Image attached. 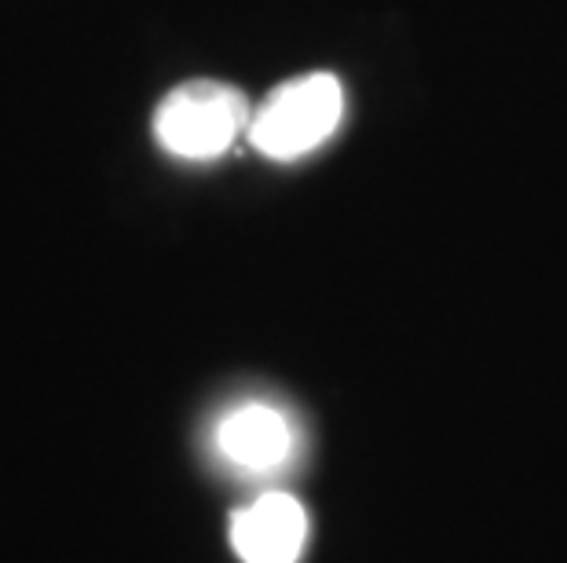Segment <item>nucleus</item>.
Segmentation results:
<instances>
[{"label": "nucleus", "mask_w": 567, "mask_h": 563, "mask_svg": "<svg viewBox=\"0 0 567 563\" xmlns=\"http://www.w3.org/2000/svg\"><path fill=\"white\" fill-rule=\"evenodd\" d=\"M252 111L246 95L224 81H187L165 95L154 111V136L187 161H209L231 150V143L249 132Z\"/></svg>", "instance_id": "nucleus-1"}, {"label": "nucleus", "mask_w": 567, "mask_h": 563, "mask_svg": "<svg viewBox=\"0 0 567 563\" xmlns=\"http://www.w3.org/2000/svg\"><path fill=\"white\" fill-rule=\"evenodd\" d=\"M231 545L243 563H297L308 545V512L289 494H264L231 512Z\"/></svg>", "instance_id": "nucleus-3"}, {"label": "nucleus", "mask_w": 567, "mask_h": 563, "mask_svg": "<svg viewBox=\"0 0 567 563\" xmlns=\"http://www.w3.org/2000/svg\"><path fill=\"white\" fill-rule=\"evenodd\" d=\"M344 92L333 74H305L275 88L252 111L249 143L275 161L305 158L341 125Z\"/></svg>", "instance_id": "nucleus-2"}, {"label": "nucleus", "mask_w": 567, "mask_h": 563, "mask_svg": "<svg viewBox=\"0 0 567 563\" xmlns=\"http://www.w3.org/2000/svg\"><path fill=\"white\" fill-rule=\"evenodd\" d=\"M216 447L238 469H279L293 450V428L275 406L246 403L216 425Z\"/></svg>", "instance_id": "nucleus-4"}]
</instances>
